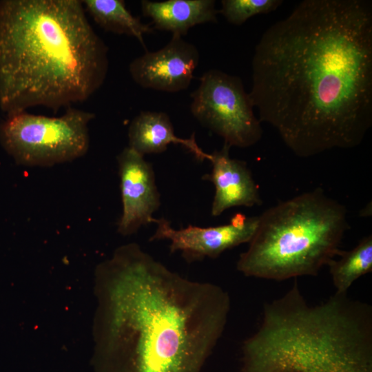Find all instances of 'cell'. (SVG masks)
<instances>
[{
    "mask_svg": "<svg viewBox=\"0 0 372 372\" xmlns=\"http://www.w3.org/2000/svg\"><path fill=\"white\" fill-rule=\"evenodd\" d=\"M251 68L258 119L296 156L358 146L372 125L371 1H301L265 31Z\"/></svg>",
    "mask_w": 372,
    "mask_h": 372,
    "instance_id": "cell-1",
    "label": "cell"
},
{
    "mask_svg": "<svg viewBox=\"0 0 372 372\" xmlns=\"http://www.w3.org/2000/svg\"><path fill=\"white\" fill-rule=\"evenodd\" d=\"M98 372H202L225 331L229 295L187 279L136 243L99 267Z\"/></svg>",
    "mask_w": 372,
    "mask_h": 372,
    "instance_id": "cell-2",
    "label": "cell"
},
{
    "mask_svg": "<svg viewBox=\"0 0 372 372\" xmlns=\"http://www.w3.org/2000/svg\"><path fill=\"white\" fill-rule=\"evenodd\" d=\"M108 68V48L82 1H0V108L7 114L83 102Z\"/></svg>",
    "mask_w": 372,
    "mask_h": 372,
    "instance_id": "cell-3",
    "label": "cell"
},
{
    "mask_svg": "<svg viewBox=\"0 0 372 372\" xmlns=\"http://www.w3.org/2000/svg\"><path fill=\"white\" fill-rule=\"evenodd\" d=\"M349 225L345 206L320 187L266 209L236 269L247 277L282 281L317 276L340 254Z\"/></svg>",
    "mask_w": 372,
    "mask_h": 372,
    "instance_id": "cell-4",
    "label": "cell"
},
{
    "mask_svg": "<svg viewBox=\"0 0 372 372\" xmlns=\"http://www.w3.org/2000/svg\"><path fill=\"white\" fill-rule=\"evenodd\" d=\"M242 372H372V338L329 322L292 323L245 348Z\"/></svg>",
    "mask_w": 372,
    "mask_h": 372,
    "instance_id": "cell-5",
    "label": "cell"
},
{
    "mask_svg": "<svg viewBox=\"0 0 372 372\" xmlns=\"http://www.w3.org/2000/svg\"><path fill=\"white\" fill-rule=\"evenodd\" d=\"M95 114L72 106L61 116L8 114L0 123V143L19 165L50 167L84 156L90 147L88 125Z\"/></svg>",
    "mask_w": 372,
    "mask_h": 372,
    "instance_id": "cell-6",
    "label": "cell"
},
{
    "mask_svg": "<svg viewBox=\"0 0 372 372\" xmlns=\"http://www.w3.org/2000/svg\"><path fill=\"white\" fill-rule=\"evenodd\" d=\"M194 118L224 140L229 147H248L262 135L261 122L242 80L218 70H209L200 78L191 94Z\"/></svg>",
    "mask_w": 372,
    "mask_h": 372,
    "instance_id": "cell-7",
    "label": "cell"
},
{
    "mask_svg": "<svg viewBox=\"0 0 372 372\" xmlns=\"http://www.w3.org/2000/svg\"><path fill=\"white\" fill-rule=\"evenodd\" d=\"M153 223L156 229L149 241L169 240L171 253L180 251L185 260L192 262L206 257L216 258L226 250L249 243L256 231L258 216L237 213L227 224L208 227L189 225L178 229L163 218H154Z\"/></svg>",
    "mask_w": 372,
    "mask_h": 372,
    "instance_id": "cell-8",
    "label": "cell"
},
{
    "mask_svg": "<svg viewBox=\"0 0 372 372\" xmlns=\"http://www.w3.org/2000/svg\"><path fill=\"white\" fill-rule=\"evenodd\" d=\"M123 211L118 231L123 236L136 233L153 223L161 205L154 172L144 156L127 147L117 156Z\"/></svg>",
    "mask_w": 372,
    "mask_h": 372,
    "instance_id": "cell-9",
    "label": "cell"
},
{
    "mask_svg": "<svg viewBox=\"0 0 372 372\" xmlns=\"http://www.w3.org/2000/svg\"><path fill=\"white\" fill-rule=\"evenodd\" d=\"M197 48L178 34H172L162 48L146 52L129 65L134 81L143 88L167 92L187 89L198 65Z\"/></svg>",
    "mask_w": 372,
    "mask_h": 372,
    "instance_id": "cell-10",
    "label": "cell"
},
{
    "mask_svg": "<svg viewBox=\"0 0 372 372\" xmlns=\"http://www.w3.org/2000/svg\"><path fill=\"white\" fill-rule=\"evenodd\" d=\"M230 148L224 144L220 150L209 154L208 161L211 163L212 169L203 177L211 181L215 187L211 209L213 216H218L231 207H251L262 203L258 185L247 163L231 158Z\"/></svg>",
    "mask_w": 372,
    "mask_h": 372,
    "instance_id": "cell-11",
    "label": "cell"
},
{
    "mask_svg": "<svg viewBox=\"0 0 372 372\" xmlns=\"http://www.w3.org/2000/svg\"><path fill=\"white\" fill-rule=\"evenodd\" d=\"M128 138V147L143 156L162 153L173 143L182 145L199 161L208 160L209 157V154L197 145L194 134L188 138L176 136L171 120L165 112H140L130 124Z\"/></svg>",
    "mask_w": 372,
    "mask_h": 372,
    "instance_id": "cell-12",
    "label": "cell"
},
{
    "mask_svg": "<svg viewBox=\"0 0 372 372\" xmlns=\"http://www.w3.org/2000/svg\"><path fill=\"white\" fill-rule=\"evenodd\" d=\"M141 10L156 29L181 37L196 25L217 22L219 13L214 0H143Z\"/></svg>",
    "mask_w": 372,
    "mask_h": 372,
    "instance_id": "cell-13",
    "label": "cell"
},
{
    "mask_svg": "<svg viewBox=\"0 0 372 372\" xmlns=\"http://www.w3.org/2000/svg\"><path fill=\"white\" fill-rule=\"evenodd\" d=\"M85 12L101 28L107 32L135 37L145 48L143 36L154 28L143 23L126 8L123 0H83Z\"/></svg>",
    "mask_w": 372,
    "mask_h": 372,
    "instance_id": "cell-14",
    "label": "cell"
},
{
    "mask_svg": "<svg viewBox=\"0 0 372 372\" xmlns=\"http://www.w3.org/2000/svg\"><path fill=\"white\" fill-rule=\"evenodd\" d=\"M328 264L332 282L338 293H347L360 277L372 271V236L363 237L349 251L341 250Z\"/></svg>",
    "mask_w": 372,
    "mask_h": 372,
    "instance_id": "cell-15",
    "label": "cell"
},
{
    "mask_svg": "<svg viewBox=\"0 0 372 372\" xmlns=\"http://www.w3.org/2000/svg\"><path fill=\"white\" fill-rule=\"evenodd\" d=\"M282 3L281 0H222L218 12L229 23L240 25L251 17L276 10Z\"/></svg>",
    "mask_w": 372,
    "mask_h": 372,
    "instance_id": "cell-16",
    "label": "cell"
}]
</instances>
